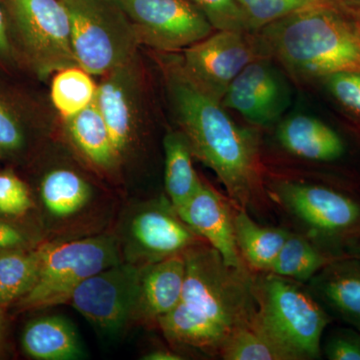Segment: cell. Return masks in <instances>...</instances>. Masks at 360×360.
<instances>
[{
	"instance_id": "cell-1",
	"label": "cell",
	"mask_w": 360,
	"mask_h": 360,
	"mask_svg": "<svg viewBox=\"0 0 360 360\" xmlns=\"http://www.w3.org/2000/svg\"><path fill=\"white\" fill-rule=\"evenodd\" d=\"M184 257L179 302L156 321L172 342L219 355L236 331L255 321V274L225 264L205 240L187 248Z\"/></svg>"
},
{
	"instance_id": "cell-2",
	"label": "cell",
	"mask_w": 360,
	"mask_h": 360,
	"mask_svg": "<svg viewBox=\"0 0 360 360\" xmlns=\"http://www.w3.org/2000/svg\"><path fill=\"white\" fill-rule=\"evenodd\" d=\"M167 82L193 155L217 175L229 198L245 210L262 191L257 131L236 124L221 101L194 84L179 63L168 68Z\"/></svg>"
},
{
	"instance_id": "cell-3",
	"label": "cell",
	"mask_w": 360,
	"mask_h": 360,
	"mask_svg": "<svg viewBox=\"0 0 360 360\" xmlns=\"http://www.w3.org/2000/svg\"><path fill=\"white\" fill-rule=\"evenodd\" d=\"M262 58H276L300 82L360 73V32L336 6L311 7L255 32Z\"/></svg>"
},
{
	"instance_id": "cell-4",
	"label": "cell",
	"mask_w": 360,
	"mask_h": 360,
	"mask_svg": "<svg viewBox=\"0 0 360 360\" xmlns=\"http://www.w3.org/2000/svg\"><path fill=\"white\" fill-rule=\"evenodd\" d=\"M255 324L292 356L317 359L321 338L330 321L314 295L296 281L270 272L255 274Z\"/></svg>"
},
{
	"instance_id": "cell-5",
	"label": "cell",
	"mask_w": 360,
	"mask_h": 360,
	"mask_svg": "<svg viewBox=\"0 0 360 360\" xmlns=\"http://www.w3.org/2000/svg\"><path fill=\"white\" fill-rule=\"evenodd\" d=\"M79 68L104 75L134 60L139 37L115 0H61Z\"/></svg>"
},
{
	"instance_id": "cell-6",
	"label": "cell",
	"mask_w": 360,
	"mask_h": 360,
	"mask_svg": "<svg viewBox=\"0 0 360 360\" xmlns=\"http://www.w3.org/2000/svg\"><path fill=\"white\" fill-rule=\"evenodd\" d=\"M39 276L21 298L23 309H41L70 302L75 288L101 270L120 264V250L111 236L39 246Z\"/></svg>"
},
{
	"instance_id": "cell-7",
	"label": "cell",
	"mask_w": 360,
	"mask_h": 360,
	"mask_svg": "<svg viewBox=\"0 0 360 360\" xmlns=\"http://www.w3.org/2000/svg\"><path fill=\"white\" fill-rule=\"evenodd\" d=\"M28 56L39 75L78 65L70 14L61 0H8Z\"/></svg>"
},
{
	"instance_id": "cell-8",
	"label": "cell",
	"mask_w": 360,
	"mask_h": 360,
	"mask_svg": "<svg viewBox=\"0 0 360 360\" xmlns=\"http://www.w3.org/2000/svg\"><path fill=\"white\" fill-rule=\"evenodd\" d=\"M141 269L120 262L101 270L80 283L68 302L97 330L118 335L134 319Z\"/></svg>"
},
{
	"instance_id": "cell-9",
	"label": "cell",
	"mask_w": 360,
	"mask_h": 360,
	"mask_svg": "<svg viewBox=\"0 0 360 360\" xmlns=\"http://www.w3.org/2000/svg\"><path fill=\"white\" fill-rule=\"evenodd\" d=\"M139 42L160 51L186 49L214 28L191 0H115Z\"/></svg>"
},
{
	"instance_id": "cell-10",
	"label": "cell",
	"mask_w": 360,
	"mask_h": 360,
	"mask_svg": "<svg viewBox=\"0 0 360 360\" xmlns=\"http://www.w3.org/2000/svg\"><path fill=\"white\" fill-rule=\"evenodd\" d=\"M274 195L296 219L333 243H348L360 238V205L345 194L315 184L281 181Z\"/></svg>"
},
{
	"instance_id": "cell-11",
	"label": "cell",
	"mask_w": 360,
	"mask_h": 360,
	"mask_svg": "<svg viewBox=\"0 0 360 360\" xmlns=\"http://www.w3.org/2000/svg\"><path fill=\"white\" fill-rule=\"evenodd\" d=\"M251 34L217 30L184 49L179 65L200 89L221 101L241 70L251 61L262 58L255 35Z\"/></svg>"
},
{
	"instance_id": "cell-12",
	"label": "cell",
	"mask_w": 360,
	"mask_h": 360,
	"mask_svg": "<svg viewBox=\"0 0 360 360\" xmlns=\"http://www.w3.org/2000/svg\"><path fill=\"white\" fill-rule=\"evenodd\" d=\"M255 125H269L290 103V89L281 71L267 58L251 61L229 85L221 101Z\"/></svg>"
},
{
	"instance_id": "cell-13",
	"label": "cell",
	"mask_w": 360,
	"mask_h": 360,
	"mask_svg": "<svg viewBox=\"0 0 360 360\" xmlns=\"http://www.w3.org/2000/svg\"><path fill=\"white\" fill-rule=\"evenodd\" d=\"M176 213L184 224L221 255L225 264L236 269H248L236 245L234 210L214 189L201 184Z\"/></svg>"
},
{
	"instance_id": "cell-14",
	"label": "cell",
	"mask_w": 360,
	"mask_h": 360,
	"mask_svg": "<svg viewBox=\"0 0 360 360\" xmlns=\"http://www.w3.org/2000/svg\"><path fill=\"white\" fill-rule=\"evenodd\" d=\"M129 236L146 264L181 255L203 240L182 221L172 203L137 213L130 222Z\"/></svg>"
},
{
	"instance_id": "cell-15",
	"label": "cell",
	"mask_w": 360,
	"mask_h": 360,
	"mask_svg": "<svg viewBox=\"0 0 360 360\" xmlns=\"http://www.w3.org/2000/svg\"><path fill=\"white\" fill-rule=\"evenodd\" d=\"M97 85L96 103L103 116L116 158H120L131 141L135 125V72L134 61L103 75Z\"/></svg>"
},
{
	"instance_id": "cell-16",
	"label": "cell",
	"mask_w": 360,
	"mask_h": 360,
	"mask_svg": "<svg viewBox=\"0 0 360 360\" xmlns=\"http://www.w3.org/2000/svg\"><path fill=\"white\" fill-rule=\"evenodd\" d=\"M309 281L315 298L360 333V259L338 257Z\"/></svg>"
},
{
	"instance_id": "cell-17",
	"label": "cell",
	"mask_w": 360,
	"mask_h": 360,
	"mask_svg": "<svg viewBox=\"0 0 360 360\" xmlns=\"http://www.w3.org/2000/svg\"><path fill=\"white\" fill-rule=\"evenodd\" d=\"M184 253L143 265L134 319L158 321L179 302L184 288Z\"/></svg>"
},
{
	"instance_id": "cell-18",
	"label": "cell",
	"mask_w": 360,
	"mask_h": 360,
	"mask_svg": "<svg viewBox=\"0 0 360 360\" xmlns=\"http://www.w3.org/2000/svg\"><path fill=\"white\" fill-rule=\"evenodd\" d=\"M277 141L291 155L314 161H335L345 155V146L335 129L314 116L296 115L279 124Z\"/></svg>"
},
{
	"instance_id": "cell-19",
	"label": "cell",
	"mask_w": 360,
	"mask_h": 360,
	"mask_svg": "<svg viewBox=\"0 0 360 360\" xmlns=\"http://www.w3.org/2000/svg\"><path fill=\"white\" fill-rule=\"evenodd\" d=\"M21 345L26 354L39 360H75L85 355L77 330L68 319L58 315L28 322Z\"/></svg>"
},
{
	"instance_id": "cell-20",
	"label": "cell",
	"mask_w": 360,
	"mask_h": 360,
	"mask_svg": "<svg viewBox=\"0 0 360 360\" xmlns=\"http://www.w3.org/2000/svg\"><path fill=\"white\" fill-rule=\"evenodd\" d=\"M233 224L236 245L248 269L269 272L290 232L262 226L243 208L234 212Z\"/></svg>"
},
{
	"instance_id": "cell-21",
	"label": "cell",
	"mask_w": 360,
	"mask_h": 360,
	"mask_svg": "<svg viewBox=\"0 0 360 360\" xmlns=\"http://www.w3.org/2000/svg\"><path fill=\"white\" fill-rule=\"evenodd\" d=\"M165 153V189L175 212L200 189L202 182L193 165V151L182 131L169 132L163 141Z\"/></svg>"
},
{
	"instance_id": "cell-22",
	"label": "cell",
	"mask_w": 360,
	"mask_h": 360,
	"mask_svg": "<svg viewBox=\"0 0 360 360\" xmlns=\"http://www.w3.org/2000/svg\"><path fill=\"white\" fill-rule=\"evenodd\" d=\"M68 122L73 141L94 165L101 168L115 165L118 160L110 131L94 101Z\"/></svg>"
},
{
	"instance_id": "cell-23",
	"label": "cell",
	"mask_w": 360,
	"mask_h": 360,
	"mask_svg": "<svg viewBox=\"0 0 360 360\" xmlns=\"http://www.w3.org/2000/svg\"><path fill=\"white\" fill-rule=\"evenodd\" d=\"M39 248L0 250V309L30 292L39 276Z\"/></svg>"
},
{
	"instance_id": "cell-24",
	"label": "cell",
	"mask_w": 360,
	"mask_h": 360,
	"mask_svg": "<svg viewBox=\"0 0 360 360\" xmlns=\"http://www.w3.org/2000/svg\"><path fill=\"white\" fill-rule=\"evenodd\" d=\"M338 257L323 252L302 236L290 233L269 272L297 283H307Z\"/></svg>"
},
{
	"instance_id": "cell-25",
	"label": "cell",
	"mask_w": 360,
	"mask_h": 360,
	"mask_svg": "<svg viewBox=\"0 0 360 360\" xmlns=\"http://www.w3.org/2000/svg\"><path fill=\"white\" fill-rule=\"evenodd\" d=\"M40 191L45 208L58 217L75 214L91 198L89 184L68 169L52 170L45 175Z\"/></svg>"
},
{
	"instance_id": "cell-26",
	"label": "cell",
	"mask_w": 360,
	"mask_h": 360,
	"mask_svg": "<svg viewBox=\"0 0 360 360\" xmlns=\"http://www.w3.org/2000/svg\"><path fill=\"white\" fill-rule=\"evenodd\" d=\"M96 85L79 66L56 72L52 80L51 101L66 120L86 108L96 98Z\"/></svg>"
},
{
	"instance_id": "cell-27",
	"label": "cell",
	"mask_w": 360,
	"mask_h": 360,
	"mask_svg": "<svg viewBox=\"0 0 360 360\" xmlns=\"http://www.w3.org/2000/svg\"><path fill=\"white\" fill-rule=\"evenodd\" d=\"M219 356L225 360H293L255 321L239 328L225 343Z\"/></svg>"
},
{
	"instance_id": "cell-28",
	"label": "cell",
	"mask_w": 360,
	"mask_h": 360,
	"mask_svg": "<svg viewBox=\"0 0 360 360\" xmlns=\"http://www.w3.org/2000/svg\"><path fill=\"white\" fill-rule=\"evenodd\" d=\"M335 0H238L251 33L290 14L328 6Z\"/></svg>"
},
{
	"instance_id": "cell-29",
	"label": "cell",
	"mask_w": 360,
	"mask_h": 360,
	"mask_svg": "<svg viewBox=\"0 0 360 360\" xmlns=\"http://www.w3.org/2000/svg\"><path fill=\"white\" fill-rule=\"evenodd\" d=\"M214 30L250 32L238 0H191ZM251 33V32H250Z\"/></svg>"
},
{
	"instance_id": "cell-30",
	"label": "cell",
	"mask_w": 360,
	"mask_h": 360,
	"mask_svg": "<svg viewBox=\"0 0 360 360\" xmlns=\"http://www.w3.org/2000/svg\"><path fill=\"white\" fill-rule=\"evenodd\" d=\"M32 206L25 182L13 172H0V217H21Z\"/></svg>"
},
{
	"instance_id": "cell-31",
	"label": "cell",
	"mask_w": 360,
	"mask_h": 360,
	"mask_svg": "<svg viewBox=\"0 0 360 360\" xmlns=\"http://www.w3.org/2000/svg\"><path fill=\"white\" fill-rule=\"evenodd\" d=\"M321 82L331 96L360 124V73H335Z\"/></svg>"
},
{
	"instance_id": "cell-32",
	"label": "cell",
	"mask_w": 360,
	"mask_h": 360,
	"mask_svg": "<svg viewBox=\"0 0 360 360\" xmlns=\"http://www.w3.org/2000/svg\"><path fill=\"white\" fill-rule=\"evenodd\" d=\"M323 352L330 360H360V333L336 330L324 343Z\"/></svg>"
},
{
	"instance_id": "cell-33",
	"label": "cell",
	"mask_w": 360,
	"mask_h": 360,
	"mask_svg": "<svg viewBox=\"0 0 360 360\" xmlns=\"http://www.w3.org/2000/svg\"><path fill=\"white\" fill-rule=\"evenodd\" d=\"M23 144L20 123L4 104L0 103V150L15 151Z\"/></svg>"
},
{
	"instance_id": "cell-34",
	"label": "cell",
	"mask_w": 360,
	"mask_h": 360,
	"mask_svg": "<svg viewBox=\"0 0 360 360\" xmlns=\"http://www.w3.org/2000/svg\"><path fill=\"white\" fill-rule=\"evenodd\" d=\"M30 243V238L22 229L0 217V250L28 248Z\"/></svg>"
},
{
	"instance_id": "cell-35",
	"label": "cell",
	"mask_w": 360,
	"mask_h": 360,
	"mask_svg": "<svg viewBox=\"0 0 360 360\" xmlns=\"http://www.w3.org/2000/svg\"><path fill=\"white\" fill-rule=\"evenodd\" d=\"M335 4L360 32V0H335Z\"/></svg>"
},
{
	"instance_id": "cell-36",
	"label": "cell",
	"mask_w": 360,
	"mask_h": 360,
	"mask_svg": "<svg viewBox=\"0 0 360 360\" xmlns=\"http://www.w3.org/2000/svg\"><path fill=\"white\" fill-rule=\"evenodd\" d=\"M144 360H180L184 357L167 349H156L142 357Z\"/></svg>"
},
{
	"instance_id": "cell-37",
	"label": "cell",
	"mask_w": 360,
	"mask_h": 360,
	"mask_svg": "<svg viewBox=\"0 0 360 360\" xmlns=\"http://www.w3.org/2000/svg\"><path fill=\"white\" fill-rule=\"evenodd\" d=\"M11 49L8 37H7L6 21H4V13L0 7V53H8Z\"/></svg>"
},
{
	"instance_id": "cell-38",
	"label": "cell",
	"mask_w": 360,
	"mask_h": 360,
	"mask_svg": "<svg viewBox=\"0 0 360 360\" xmlns=\"http://www.w3.org/2000/svg\"><path fill=\"white\" fill-rule=\"evenodd\" d=\"M4 328H6V321H4V314L0 312V343L4 340Z\"/></svg>"
},
{
	"instance_id": "cell-39",
	"label": "cell",
	"mask_w": 360,
	"mask_h": 360,
	"mask_svg": "<svg viewBox=\"0 0 360 360\" xmlns=\"http://www.w3.org/2000/svg\"><path fill=\"white\" fill-rule=\"evenodd\" d=\"M356 257L359 258V259H360V248L356 251Z\"/></svg>"
},
{
	"instance_id": "cell-40",
	"label": "cell",
	"mask_w": 360,
	"mask_h": 360,
	"mask_svg": "<svg viewBox=\"0 0 360 360\" xmlns=\"http://www.w3.org/2000/svg\"><path fill=\"white\" fill-rule=\"evenodd\" d=\"M0 312H2V310H1V309H0Z\"/></svg>"
}]
</instances>
